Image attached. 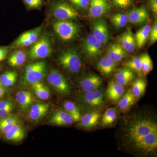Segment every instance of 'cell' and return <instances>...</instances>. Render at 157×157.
<instances>
[{
	"mask_svg": "<svg viewBox=\"0 0 157 157\" xmlns=\"http://www.w3.org/2000/svg\"><path fill=\"white\" fill-rule=\"evenodd\" d=\"M107 56L117 63L128 56V54L119 43H113L109 45L106 52Z\"/></svg>",
	"mask_w": 157,
	"mask_h": 157,
	"instance_id": "obj_19",
	"label": "cell"
},
{
	"mask_svg": "<svg viewBox=\"0 0 157 157\" xmlns=\"http://www.w3.org/2000/svg\"><path fill=\"white\" fill-rule=\"evenodd\" d=\"M73 118L65 110L58 109L53 113L49 121L52 124L59 126H67L74 122Z\"/></svg>",
	"mask_w": 157,
	"mask_h": 157,
	"instance_id": "obj_17",
	"label": "cell"
},
{
	"mask_svg": "<svg viewBox=\"0 0 157 157\" xmlns=\"http://www.w3.org/2000/svg\"><path fill=\"white\" fill-rule=\"evenodd\" d=\"M109 2L116 8L127 9L133 5V0H108Z\"/></svg>",
	"mask_w": 157,
	"mask_h": 157,
	"instance_id": "obj_36",
	"label": "cell"
},
{
	"mask_svg": "<svg viewBox=\"0 0 157 157\" xmlns=\"http://www.w3.org/2000/svg\"><path fill=\"white\" fill-rule=\"evenodd\" d=\"M25 6L29 9H38L44 3V0H23Z\"/></svg>",
	"mask_w": 157,
	"mask_h": 157,
	"instance_id": "obj_38",
	"label": "cell"
},
{
	"mask_svg": "<svg viewBox=\"0 0 157 157\" xmlns=\"http://www.w3.org/2000/svg\"><path fill=\"white\" fill-rule=\"evenodd\" d=\"M118 43L128 53H132L136 49V41L132 33V29L128 28L118 38Z\"/></svg>",
	"mask_w": 157,
	"mask_h": 157,
	"instance_id": "obj_16",
	"label": "cell"
},
{
	"mask_svg": "<svg viewBox=\"0 0 157 157\" xmlns=\"http://www.w3.org/2000/svg\"><path fill=\"white\" fill-rule=\"evenodd\" d=\"M42 26L21 34L13 43L14 48L27 47L36 43L42 32Z\"/></svg>",
	"mask_w": 157,
	"mask_h": 157,
	"instance_id": "obj_12",
	"label": "cell"
},
{
	"mask_svg": "<svg viewBox=\"0 0 157 157\" xmlns=\"http://www.w3.org/2000/svg\"><path fill=\"white\" fill-rule=\"evenodd\" d=\"M117 117L116 109L114 108H109L104 113L101 120L103 126H108L114 123Z\"/></svg>",
	"mask_w": 157,
	"mask_h": 157,
	"instance_id": "obj_32",
	"label": "cell"
},
{
	"mask_svg": "<svg viewBox=\"0 0 157 157\" xmlns=\"http://www.w3.org/2000/svg\"><path fill=\"white\" fill-rule=\"evenodd\" d=\"M64 109L73 118L74 122L79 121L81 118L80 110L74 102L66 101L63 103Z\"/></svg>",
	"mask_w": 157,
	"mask_h": 157,
	"instance_id": "obj_30",
	"label": "cell"
},
{
	"mask_svg": "<svg viewBox=\"0 0 157 157\" xmlns=\"http://www.w3.org/2000/svg\"><path fill=\"white\" fill-rule=\"evenodd\" d=\"M104 93L100 90L83 92L79 96L82 107L87 111L100 109L104 104Z\"/></svg>",
	"mask_w": 157,
	"mask_h": 157,
	"instance_id": "obj_7",
	"label": "cell"
},
{
	"mask_svg": "<svg viewBox=\"0 0 157 157\" xmlns=\"http://www.w3.org/2000/svg\"><path fill=\"white\" fill-rule=\"evenodd\" d=\"M69 1L73 6L82 10L86 9L90 2V0H69Z\"/></svg>",
	"mask_w": 157,
	"mask_h": 157,
	"instance_id": "obj_39",
	"label": "cell"
},
{
	"mask_svg": "<svg viewBox=\"0 0 157 157\" xmlns=\"http://www.w3.org/2000/svg\"><path fill=\"white\" fill-rule=\"evenodd\" d=\"M47 67L45 62L33 63L26 67L22 79V86L26 87L42 81L46 76Z\"/></svg>",
	"mask_w": 157,
	"mask_h": 157,
	"instance_id": "obj_4",
	"label": "cell"
},
{
	"mask_svg": "<svg viewBox=\"0 0 157 157\" xmlns=\"http://www.w3.org/2000/svg\"><path fill=\"white\" fill-rule=\"evenodd\" d=\"M96 67L102 75L106 76H109L115 70L116 63L106 56L100 59L97 62Z\"/></svg>",
	"mask_w": 157,
	"mask_h": 157,
	"instance_id": "obj_22",
	"label": "cell"
},
{
	"mask_svg": "<svg viewBox=\"0 0 157 157\" xmlns=\"http://www.w3.org/2000/svg\"><path fill=\"white\" fill-rule=\"evenodd\" d=\"M102 46L92 34H89L83 39L82 50L89 58L94 59L102 54Z\"/></svg>",
	"mask_w": 157,
	"mask_h": 157,
	"instance_id": "obj_10",
	"label": "cell"
},
{
	"mask_svg": "<svg viewBox=\"0 0 157 157\" xmlns=\"http://www.w3.org/2000/svg\"><path fill=\"white\" fill-rule=\"evenodd\" d=\"M14 106L13 103L8 100H2L0 101V109H3L6 107Z\"/></svg>",
	"mask_w": 157,
	"mask_h": 157,
	"instance_id": "obj_45",
	"label": "cell"
},
{
	"mask_svg": "<svg viewBox=\"0 0 157 157\" xmlns=\"http://www.w3.org/2000/svg\"><path fill=\"white\" fill-rule=\"evenodd\" d=\"M119 145L134 156L152 157L157 155V120L148 109H137L121 120L117 130Z\"/></svg>",
	"mask_w": 157,
	"mask_h": 157,
	"instance_id": "obj_1",
	"label": "cell"
},
{
	"mask_svg": "<svg viewBox=\"0 0 157 157\" xmlns=\"http://www.w3.org/2000/svg\"><path fill=\"white\" fill-rule=\"evenodd\" d=\"M127 15L128 21L135 25H143L149 18L148 11L144 7L132 9Z\"/></svg>",
	"mask_w": 157,
	"mask_h": 157,
	"instance_id": "obj_15",
	"label": "cell"
},
{
	"mask_svg": "<svg viewBox=\"0 0 157 157\" xmlns=\"http://www.w3.org/2000/svg\"><path fill=\"white\" fill-rule=\"evenodd\" d=\"M52 51V45L50 39L47 36H44L34 43L28 54L31 59H40L50 56Z\"/></svg>",
	"mask_w": 157,
	"mask_h": 157,
	"instance_id": "obj_8",
	"label": "cell"
},
{
	"mask_svg": "<svg viewBox=\"0 0 157 157\" xmlns=\"http://www.w3.org/2000/svg\"><path fill=\"white\" fill-rule=\"evenodd\" d=\"M14 107V106H11L3 108V109H0V118H2L8 116L13 110Z\"/></svg>",
	"mask_w": 157,
	"mask_h": 157,
	"instance_id": "obj_41",
	"label": "cell"
},
{
	"mask_svg": "<svg viewBox=\"0 0 157 157\" xmlns=\"http://www.w3.org/2000/svg\"><path fill=\"white\" fill-rule=\"evenodd\" d=\"M110 20L113 25L117 29L124 27L128 21L127 14L121 13L112 14L110 17Z\"/></svg>",
	"mask_w": 157,
	"mask_h": 157,
	"instance_id": "obj_31",
	"label": "cell"
},
{
	"mask_svg": "<svg viewBox=\"0 0 157 157\" xmlns=\"http://www.w3.org/2000/svg\"><path fill=\"white\" fill-rule=\"evenodd\" d=\"M20 123L19 118L15 116H8L0 119V127L13 123Z\"/></svg>",
	"mask_w": 157,
	"mask_h": 157,
	"instance_id": "obj_37",
	"label": "cell"
},
{
	"mask_svg": "<svg viewBox=\"0 0 157 157\" xmlns=\"http://www.w3.org/2000/svg\"><path fill=\"white\" fill-rule=\"evenodd\" d=\"M151 29V26L150 25H146L137 31L135 38L136 45L138 48H142L146 43Z\"/></svg>",
	"mask_w": 157,
	"mask_h": 157,
	"instance_id": "obj_25",
	"label": "cell"
},
{
	"mask_svg": "<svg viewBox=\"0 0 157 157\" xmlns=\"http://www.w3.org/2000/svg\"><path fill=\"white\" fill-rule=\"evenodd\" d=\"M6 88L4 87L2 85L1 81H0V98H2L3 96L5 95L6 93H7Z\"/></svg>",
	"mask_w": 157,
	"mask_h": 157,
	"instance_id": "obj_46",
	"label": "cell"
},
{
	"mask_svg": "<svg viewBox=\"0 0 157 157\" xmlns=\"http://www.w3.org/2000/svg\"><path fill=\"white\" fill-rule=\"evenodd\" d=\"M142 65L143 75H146L152 70L153 68L152 61L148 54H143L140 57Z\"/></svg>",
	"mask_w": 157,
	"mask_h": 157,
	"instance_id": "obj_35",
	"label": "cell"
},
{
	"mask_svg": "<svg viewBox=\"0 0 157 157\" xmlns=\"http://www.w3.org/2000/svg\"><path fill=\"white\" fill-rule=\"evenodd\" d=\"M27 54L24 51L17 50L11 53L8 60V63L11 67H15L23 64L26 60Z\"/></svg>",
	"mask_w": 157,
	"mask_h": 157,
	"instance_id": "obj_26",
	"label": "cell"
},
{
	"mask_svg": "<svg viewBox=\"0 0 157 157\" xmlns=\"http://www.w3.org/2000/svg\"><path fill=\"white\" fill-rule=\"evenodd\" d=\"M25 134L24 128L20 123H18L15 125L9 132L5 135L7 140L19 142L24 138Z\"/></svg>",
	"mask_w": 157,
	"mask_h": 157,
	"instance_id": "obj_24",
	"label": "cell"
},
{
	"mask_svg": "<svg viewBox=\"0 0 157 157\" xmlns=\"http://www.w3.org/2000/svg\"><path fill=\"white\" fill-rule=\"evenodd\" d=\"M78 86L83 92L99 90L103 85V80L100 76L89 73L82 76L78 80Z\"/></svg>",
	"mask_w": 157,
	"mask_h": 157,
	"instance_id": "obj_11",
	"label": "cell"
},
{
	"mask_svg": "<svg viewBox=\"0 0 157 157\" xmlns=\"http://www.w3.org/2000/svg\"><path fill=\"white\" fill-rule=\"evenodd\" d=\"M60 66L70 75L78 73L82 67L80 54L76 48H71L62 52L58 58Z\"/></svg>",
	"mask_w": 157,
	"mask_h": 157,
	"instance_id": "obj_2",
	"label": "cell"
},
{
	"mask_svg": "<svg viewBox=\"0 0 157 157\" xmlns=\"http://www.w3.org/2000/svg\"><path fill=\"white\" fill-rule=\"evenodd\" d=\"M49 107V104L46 103H37L33 104L30 109L29 117L33 121H39L47 114Z\"/></svg>",
	"mask_w": 157,
	"mask_h": 157,
	"instance_id": "obj_18",
	"label": "cell"
},
{
	"mask_svg": "<svg viewBox=\"0 0 157 157\" xmlns=\"http://www.w3.org/2000/svg\"><path fill=\"white\" fill-rule=\"evenodd\" d=\"M48 8L54 17L59 20L76 19L80 15L77 10L65 0H51Z\"/></svg>",
	"mask_w": 157,
	"mask_h": 157,
	"instance_id": "obj_3",
	"label": "cell"
},
{
	"mask_svg": "<svg viewBox=\"0 0 157 157\" xmlns=\"http://www.w3.org/2000/svg\"><path fill=\"white\" fill-rule=\"evenodd\" d=\"M8 52L9 50L8 48L4 47H0V62L6 59Z\"/></svg>",
	"mask_w": 157,
	"mask_h": 157,
	"instance_id": "obj_44",
	"label": "cell"
},
{
	"mask_svg": "<svg viewBox=\"0 0 157 157\" xmlns=\"http://www.w3.org/2000/svg\"><path fill=\"white\" fill-rule=\"evenodd\" d=\"M88 16L91 18H98L107 14L111 9V5L108 0H90Z\"/></svg>",
	"mask_w": 157,
	"mask_h": 157,
	"instance_id": "obj_13",
	"label": "cell"
},
{
	"mask_svg": "<svg viewBox=\"0 0 157 157\" xmlns=\"http://www.w3.org/2000/svg\"><path fill=\"white\" fill-rule=\"evenodd\" d=\"M124 66L126 67L131 69L135 73H137L139 76L143 75L142 72V65L140 58L135 57L126 62L124 63Z\"/></svg>",
	"mask_w": 157,
	"mask_h": 157,
	"instance_id": "obj_34",
	"label": "cell"
},
{
	"mask_svg": "<svg viewBox=\"0 0 157 157\" xmlns=\"http://www.w3.org/2000/svg\"><path fill=\"white\" fill-rule=\"evenodd\" d=\"M35 95L39 99L46 100L50 98V91L49 88L41 82L32 85Z\"/></svg>",
	"mask_w": 157,
	"mask_h": 157,
	"instance_id": "obj_29",
	"label": "cell"
},
{
	"mask_svg": "<svg viewBox=\"0 0 157 157\" xmlns=\"http://www.w3.org/2000/svg\"><path fill=\"white\" fill-rule=\"evenodd\" d=\"M20 123H13L10 124L6 125L0 127V132L4 134H6V133L9 132L11 130L13 127L16 124Z\"/></svg>",
	"mask_w": 157,
	"mask_h": 157,
	"instance_id": "obj_42",
	"label": "cell"
},
{
	"mask_svg": "<svg viewBox=\"0 0 157 157\" xmlns=\"http://www.w3.org/2000/svg\"><path fill=\"white\" fill-rule=\"evenodd\" d=\"M15 99L20 107L23 109L30 107L34 101L33 97L30 91H19L16 94Z\"/></svg>",
	"mask_w": 157,
	"mask_h": 157,
	"instance_id": "obj_23",
	"label": "cell"
},
{
	"mask_svg": "<svg viewBox=\"0 0 157 157\" xmlns=\"http://www.w3.org/2000/svg\"><path fill=\"white\" fill-rule=\"evenodd\" d=\"M149 44L150 45L155 43L157 41V21H155L153 25L151 27V30L150 33Z\"/></svg>",
	"mask_w": 157,
	"mask_h": 157,
	"instance_id": "obj_40",
	"label": "cell"
},
{
	"mask_svg": "<svg viewBox=\"0 0 157 157\" xmlns=\"http://www.w3.org/2000/svg\"><path fill=\"white\" fill-rule=\"evenodd\" d=\"M52 28L57 36L63 42L73 40L78 35L79 26L71 20H58L52 24Z\"/></svg>",
	"mask_w": 157,
	"mask_h": 157,
	"instance_id": "obj_5",
	"label": "cell"
},
{
	"mask_svg": "<svg viewBox=\"0 0 157 157\" xmlns=\"http://www.w3.org/2000/svg\"><path fill=\"white\" fill-rule=\"evenodd\" d=\"M148 5L155 14L157 13V0H149Z\"/></svg>",
	"mask_w": 157,
	"mask_h": 157,
	"instance_id": "obj_43",
	"label": "cell"
},
{
	"mask_svg": "<svg viewBox=\"0 0 157 157\" xmlns=\"http://www.w3.org/2000/svg\"><path fill=\"white\" fill-rule=\"evenodd\" d=\"M125 93L124 86L116 81L109 82L107 86V98L113 102H118Z\"/></svg>",
	"mask_w": 157,
	"mask_h": 157,
	"instance_id": "obj_20",
	"label": "cell"
},
{
	"mask_svg": "<svg viewBox=\"0 0 157 157\" xmlns=\"http://www.w3.org/2000/svg\"><path fill=\"white\" fill-rule=\"evenodd\" d=\"M93 35L102 45H107L110 39V35L106 21L103 17H99L94 21L91 25Z\"/></svg>",
	"mask_w": 157,
	"mask_h": 157,
	"instance_id": "obj_9",
	"label": "cell"
},
{
	"mask_svg": "<svg viewBox=\"0 0 157 157\" xmlns=\"http://www.w3.org/2000/svg\"><path fill=\"white\" fill-rule=\"evenodd\" d=\"M47 82L58 94L67 97L71 93V87L67 79L56 69H52L48 74Z\"/></svg>",
	"mask_w": 157,
	"mask_h": 157,
	"instance_id": "obj_6",
	"label": "cell"
},
{
	"mask_svg": "<svg viewBox=\"0 0 157 157\" xmlns=\"http://www.w3.org/2000/svg\"><path fill=\"white\" fill-rule=\"evenodd\" d=\"M17 76V73L15 71H7L0 76V81L4 87H9L15 83Z\"/></svg>",
	"mask_w": 157,
	"mask_h": 157,
	"instance_id": "obj_33",
	"label": "cell"
},
{
	"mask_svg": "<svg viewBox=\"0 0 157 157\" xmlns=\"http://www.w3.org/2000/svg\"><path fill=\"white\" fill-rule=\"evenodd\" d=\"M136 99L133 96L131 90L127 91L118 102L119 108L126 111L135 104Z\"/></svg>",
	"mask_w": 157,
	"mask_h": 157,
	"instance_id": "obj_27",
	"label": "cell"
},
{
	"mask_svg": "<svg viewBox=\"0 0 157 157\" xmlns=\"http://www.w3.org/2000/svg\"><path fill=\"white\" fill-rule=\"evenodd\" d=\"M101 118V113L98 109L88 111L79 120L78 125L85 129H93L97 126Z\"/></svg>",
	"mask_w": 157,
	"mask_h": 157,
	"instance_id": "obj_14",
	"label": "cell"
},
{
	"mask_svg": "<svg viewBox=\"0 0 157 157\" xmlns=\"http://www.w3.org/2000/svg\"><path fill=\"white\" fill-rule=\"evenodd\" d=\"M147 86L146 82L144 78H137L133 82L132 90V94L135 99H138L144 94Z\"/></svg>",
	"mask_w": 157,
	"mask_h": 157,
	"instance_id": "obj_28",
	"label": "cell"
},
{
	"mask_svg": "<svg viewBox=\"0 0 157 157\" xmlns=\"http://www.w3.org/2000/svg\"><path fill=\"white\" fill-rule=\"evenodd\" d=\"M135 77V72L126 67L118 70L115 75V81L124 87L132 82Z\"/></svg>",
	"mask_w": 157,
	"mask_h": 157,
	"instance_id": "obj_21",
	"label": "cell"
}]
</instances>
